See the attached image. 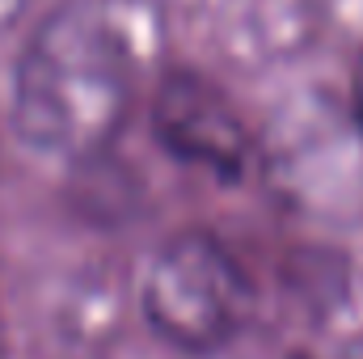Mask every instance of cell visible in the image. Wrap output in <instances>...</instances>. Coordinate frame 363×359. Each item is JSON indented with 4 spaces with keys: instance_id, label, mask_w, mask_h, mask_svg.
I'll use <instances>...</instances> for the list:
<instances>
[{
    "instance_id": "cell-5",
    "label": "cell",
    "mask_w": 363,
    "mask_h": 359,
    "mask_svg": "<svg viewBox=\"0 0 363 359\" xmlns=\"http://www.w3.org/2000/svg\"><path fill=\"white\" fill-rule=\"evenodd\" d=\"M355 118H359V127H363V60H359V68H355Z\"/></svg>"
},
{
    "instance_id": "cell-1",
    "label": "cell",
    "mask_w": 363,
    "mask_h": 359,
    "mask_svg": "<svg viewBox=\"0 0 363 359\" xmlns=\"http://www.w3.org/2000/svg\"><path fill=\"white\" fill-rule=\"evenodd\" d=\"M157 60L148 0H64L26 38L9 118L26 148L89 161L127 127Z\"/></svg>"
},
{
    "instance_id": "cell-6",
    "label": "cell",
    "mask_w": 363,
    "mask_h": 359,
    "mask_svg": "<svg viewBox=\"0 0 363 359\" xmlns=\"http://www.w3.org/2000/svg\"><path fill=\"white\" fill-rule=\"evenodd\" d=\"M0 359H4V355H0Z\"/></svg>"
},
{
    "instance_id": "cell-3",
    "label": "cell",
    "mask_w": 363,
    "mask_h": 359,
    "mask_svg": "<svg viewBox=\"0 0 363 359\" xmlns=\"http://www.w3.org/2000/svg\"><path fill=\"white\" fill-rule=\"evenodd\" d=\"M157 144L182 165L241 182L254 165V136L233 101L199 72H165L152 93Z\"/></svg>"
},
{
    "instance_id": "cell-4",
    "label": "cell",
    "mask_w": 363,
    "mask_h": 359,
    "mask_svg": "<svg viewBox=\"0 0 363 359\" xmlns=\"http://www.w3.org/2000/svg\"><path fill=\"white\" fill-rule=\"evenodd\" d=\"M287 359H363V334L325 343V347H300V351H291Z\"/></svg>"
},
{
    "instance_id": "cell-2",
    "label": "cell",
    "mask_w": 363,
    "mask_h": 359,
    "mask_svg": "<svg viewBox=\"0 0 363 359\" xmlns=\"http://www.w3.org/2000/svg\"><path fill=\"white\" fill-rule=\"evenodd\" d=\"M254 304L250 270L203 228L174 233L140 279V313L148 330L182 355H216L233 347L245 334Z\"/></svg>"
}]
</instances>
